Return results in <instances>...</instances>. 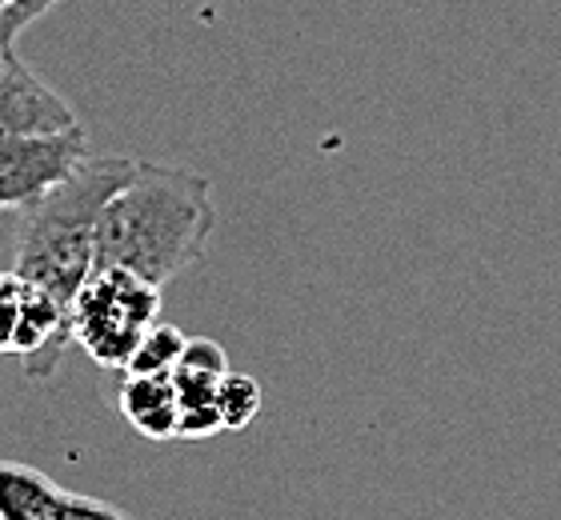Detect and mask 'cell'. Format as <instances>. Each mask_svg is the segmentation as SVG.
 I'll use <instances>...</instances> for the list:
<instances>
[{
    "instance_id": "obj_5",
    "label": "cell",
    "mask_w": 561,
    "mask_h": 520,
    "mask_svg": "<svg viewBox=\"0 0 561 520\" xmlns=\"http://www.w3.org/2000/svg\"><path fill=\"white\" fill-rule=\"evenodd\" d=\"M0 520H133L117 505L60 488L33 464L0 461Z\"/></svg>"
},
{
    "instance_id": "obj_10",
    "label": "cell",
    "mask_w": 561,
    "mask_h": 520,
    "mask_svg": "<svg viewBox=\"0 0 561 520\" xmlns=\"http://www.w3.org/2000/svg\"><path fill=\"white\" fill-rule=\"evenodd\" d=\"M188 336L176 328V324H152L149 333L140 336L137 348H133L125 372H152V377H169L173 365L181 360V348H185Z\"/></svg>"
},
{
    "instance_id": "obj_12",
    "label": "cell",
    "mask_w": 561,
    "mask_h": 520,
    "mask_svg": "<svg viewBox=\"0 0 561 520\" xmlns=\"http://www.w3.org/2000/svg\"><path fill=\"white\" fill-rule=\"evenodd\" d=\"M21 297H24V280L16 273H0V353H9L12 321H16Z\"/></svg>"
},
{
    "instance_id": "obj_8",
    "label": "cell",
    "mask_w": 561,
    "mask_h": 520,
    "mask_svg": "<svg viewBox=\"0 0 561 520\" xmlns=\"http://www.w3.org/2000/svg\"><path fill=\"white\" fill-rule=\"evenodd\" d=\"M225 372H229V357H225V348L217 345V340H209V336H188L185 348H181V360H176L173 372H169L173 393H176V408L185 413V408L213 405L217 384H221Z\"/></svg>"
},
{
    "instance_id": "obj_6",
    "label": "cell",
    "mask_w": 561,
    "mask_h": 520,
    "mask_svg": "<svg viewBox=\"0 0 561 520\" xmlns=\"http://www.w3.org/2000/svg\"><path fill=\"white\" fill-rule=\"evenodd\" d=\"M77 125L69 101H60L57 89H48L36 77L16 48H0V140L33 137V132H60Z\"/></svg>"
},
{
    "instance_id": "obj_9",
    "label": "cell",
    "mask_w": 561,
    "mask_h": 520,
    "mask_svg": "<svg viewBox=\"0 0 561 520\" xmlns=\"http://www.w3.org/2000/svg\"><path fill=\"white\" fill-rule=\"evenodd\" d=\"M213 405H217V416H221L225 432H241V428H249L261 416V408H265V393H261V384L253 381V377L229 369L221 377V384H217Z\"/></svg>"
},
{
    "instance_id": "obj_1",
    "label": "cell",
    "mask_w": 561,
    "mask_h": 520,
    "mask_svg": "<svg viewBox=\"0 0 561 520\" xmlns=\"http://www.w3.org/2000/svg\"><path fill=\"white\" fill-rule=\"evenodd\" d=\"M213 229L217 208L205 176L140 161L96 217L93 268H125L164 289L205 256Z\"/></svg>"
},
{
    "instance_id": "obj_3",
    "label": "cell",
    "mask_w": 561,
    "mask_h": 520,
    "mask_svg": "<svg viewBox=\"0 0 561 520\" xmlns=\"http://www.w3.org/2000/svg\"><path fill=\"white\" fill-rule=\"evenodd\" d=\"M161 321V289L125 268H93L69 304V336L101 369L129 365L133 348Z\"/></svg>"
},
{
    "instance_id": "obj_13",
    "label": "cell",
    "mask_w": 561,
    "mask_h": 520,
    "mask_svg": "<svg viewBox=\"0 0 561 520\" xmlns=\"http://www.w3.org/2000/svg\"><path fill=\"white\" fill-rule=\"evenodd\" d=\"M9 4H12V0H0V12H4V9H9Z\"/></svg>"
},
{
    "instance_id": "obj_7",
    "label": "cell",
    "mask_w": 561,
    "mask_h": 520,
    "mask_svg": "<svg viewBox=\"0 0 561 520\" xmlns=\"http://www.w3.org/2000/svg\"><path fill=\"white\" fill-rule=\"evenodd\" d=\"M121 416L149 440H176V393L169 377H152V372H125L117 389Z\"/></svg>"
},
{
    "instance_id": "obj_4",
    "label": "cell",
    "mask_w": 561,
    "mask_h": 520,
    "mask_svg": "<svg viewBox=\"0 0 561 520\" xmlns=\"http://www.w3.org/2000/svg\"><path fill=\"white\" fill-rule=\"evenodd\" d=\"M89 140L84 128L60 132H33V137L0 140V208H24L57 188L65 176L84 161Z\"/></svg>"
},
{
    "instance_id": "obj_2",
    "label": "cell",
    "mask_w": 561,
    "mask_h": 520,
    "mask_svg": "<svg viewBox=\"0 0 561 520\" xmlns=\"http://www.w3.org/2000/svg\"><path fill=\"white\" fill-rule=\"evenodd\" d=\"M137 164L133 157L84 152V161L57 188L21 208L12 273L69 309L77 289L93 273L96 217L108 197L137 173Z\"/></svg>"
},
{
    "instance_id": "obj_11",
    "label": "cell",
    "mask_w": 561,
    "mask_h": 520,
    "mask_svg": "<svg viewBox=\"0 0 561 520\" xmlns=\"http://www.w3.org/2000/svg\"><path fill=\"white\" fill-rule=\"evenodd\" d=\"M57 4H60V0H12L9 9L0 12V48L16 45V36H21L33 21L48 16Z\"/></svg>"
}]
</instances>
